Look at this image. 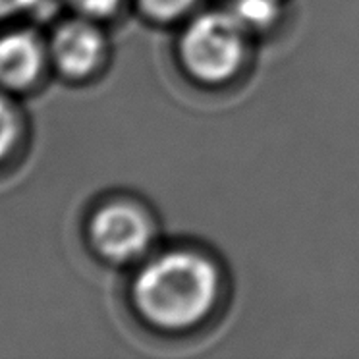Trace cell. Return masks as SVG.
I'll return each mask as SVG.
<instances>
[{"mask_svg": "<svg viewBox=\"0 0 359 359\" xmlns=\"http://www.w3.org/2000/svg\"><path fill=\"white\" fill-rule=\"evenodd\" d=\"M143 12L158 22H172L196 8L197 0H140Z\"/></svg>", "mask_w": 359, "mask_h": 359, "instance_id": "52a82bcc", "label": "cell"}, {"mask_svg": "<svg viewBox=\"0 0 359 359\" xmlns=\"http://www.w3.org/2000/svg\"><path fill=\"white\" fill-rule=\"evenodd\" d=\"M53 56L64 74L83 78L101 64L104 56L102 33L89 22V18L66 22L53 39Z\"/></svg>", "mask_w": 359, "mask_h": 359, "instance_id": "277c9868", "label": "cell"}, {"mask_svg": "<svg viewBox=\"0 0 359 359\" xmlns=\"http://www.w3.org/2000/svg\"><path fill=\"white\" fill-rule=\"evenodd\" d=\"M18 135L16 112L10 107L8 101L0 97V158L8 155Z\"/></svg>", "mask_w": 359, "mask_h": 359, "instance_id": "ba28073f", "label": "cell"}, {"mask_svg": "<svg viewBox=\"0 0 359 359\" xmlns=\"http://www.w3.org/2000/svg\"><path fill=\"white\" fill-rule=\"evenodd\" d=\"M248 35L228 10L201 14L182 35V60L194 78L205 83H222L242 68Z\"/></svg>", "mask_w": 359, "mask_h": 359, "instance_id": "7a4b0ae2", "label": "cell"}, {"mask_svg": "<svg viewBox=\"0 0 359 359\" xmlns=\"http://www.w3.org/2000/svg\"><path fill=\"white\" fill-rule=\"evenodd\" d=\"M219 294V273L194 251L163 253L141 269L133 302L141 317L164 330H186L209 315Z\"/></svg>", "mask_w": 359, "mask_h": 359, "instance_id": "6da1fadb", "label": "cell"}, {"mask_svg": "<svg viewBox=\"0 0 359 359\" xmlns=\"http://www.w3.org/2000/svg\"><path fill=\"white\" fill-rule=\"evenodd\" d=\"M39 0H0V18L14 16L24 10L35 6Z\"/></svg>", "mask_w": 359, "mask_h": 359, "instance_id": "30bf717a", "label": "cell"}, {"mask_svg": "<svg viewBox=\"0 0 359 359\" xmlns=\"http://www.w3.org/2000/svg\"><path fill=\"white\" fill-rule=\"evenodd\" d=\"M276 0H234L228 12L245 27V32H261L278 18Z\"/></svg>", "mask_w": 359, "mask_h": 359, "instance_id": "8992f818", "label": "cell"}, {"mask_svg": "<svg viewBox=\"0 0 359 359\" xmlns=\"http://www.w3.org/2000/svg\"><path fill=\"white\" fill-rule=\"evenodd\" d=\"M43 68V47L27 32L10 33L0 39V86L24 89L37 79Z\"/></svg>", "mask_w": 359, "mask_h": 359, "instance_id": "5b68a950", "label": "cell"}, {"mask_svg": "<svg viewBox=\"0 0 359 359\" xmlns=\"http://www.w3.org/2000/svg\"><path fill=\"white\" fill-rule=\"evenodd\" d=\"M70 2L86 18H104L116 10L122 0H70Z\"/></svg>", "mask_w": 359, "mask_h": 359, "instance_id": "9c48e42d", "label": "cell"}, {"mask_svg": "<svg viewBox=\"0 0 359 359\" xmlns=\"http://www.w3.org/2000/svg\"><path fill=\"white\" fill-rule=\"evenodd\" d=\"M91 240L107 259L114 263H130L145 255L153 242V226L140 207L110 203L93 217Z\"/></svg>", "mask_w": 359, "mask_h": 359, "instance_id": "3957f363", "label": "cell"}]
</instances>
